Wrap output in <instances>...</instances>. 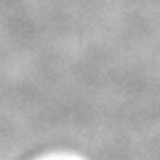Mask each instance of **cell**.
<instances>
[]
</instances>
